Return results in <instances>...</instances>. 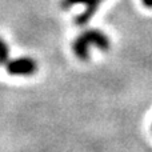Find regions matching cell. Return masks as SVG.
Returning a JSON list of instances; mask_svg holds the SVG:
<instances>
[{
	"label": "cell",
	"mask_w": 152,
	"mask_h": 152,
	"mask_svg": "<svg viewBox=\"0 0 152 152\" xmlns=\"http://www.w3.org/2000/svg\"><path fill=\"white\" fill-rule=\"evenodd\" d=\"M142 1H143V4H144L145 7L152 8V0H142Z\"/></svg>",
	"instance_id": "cell-6"
},
{
	"label": "cell",
	"mask_w": 152,
	"mask_h": 152,
	"mask_svg": "<svg viewBox=\"0 0 152 152\" xmlns=\"http://www.w3.org/2000/svg\"><path fill=\"white\" fill-rule=\"evenodd\" d=\"M7 72L13 76H31L37 71V63L31 58H19L10 60L7 64Z\"/></svg>",
	"instance_id": "cell-2"
},
{
	"label": "cell",
	"mask_w": 152,
	"mask_h": 152,
	"mask_svg": "<svg viewBox=\"0 0 152 152\" xmlns=\"http://www.w3.org/2000/svg\"><path fill=\"white\" fill-rule=\"evenodd\" d=\"M103 1H104V0H88V1L86 3V10L83 11V13L76 16L75 23L77 24L79 27H83V26H86L87 23H89V20H91L92 16H94V13L97 11L99 5L102 4Z\"/></svg>",
	"instance_id": "cell-3"
},
{
	"label": "cell",
	"mask_w": 152,
	"mask_h": 152,
	"mask_svg": "<svg viewBox=\"0 0 152 152\" xmlns=\"http://www.w3.org/2000/svg\"><path fill=\"white\" fill-rule=\"evenodd\" d=\"M88 1V0H63L61 1V7L63 8H69V7H72V5H75V4H81V3H86Z\"/></svg>",
	"instance_id": "cell-5"
},
{
	"label": "cell",
	"mask_w": 152,
	"mask_h": 152,
	"mask_svg": "<svg viewBox=\"0 0 152 152\" xmlns=\"http://www.w3.org/2000/svg\"><path fill=\"white\" fill-rule=\"evenodd\" d=\"M10 61V48L7 43L0 39V64H7Z\"/></svg>",
	"instance_id": "cell-4"
},
{
	"label": "cell",
	"mask_w": 152,
	"mask_h": 152,
	"mask_svg": "<svg viewBox=\"0 0 152 152\" xmlns=\"http://www.w3.org/2000/svg\"><path fill=\"white\" fill-rule=\"evenodd\" d=\"M96 45L102 51L110 50V39L104 32L99 29H87L80 34L74 42V52L80 60H87L89 58V47Z\"/></svg>",
	"instance_id": "cell-1"
}]
</instances>
